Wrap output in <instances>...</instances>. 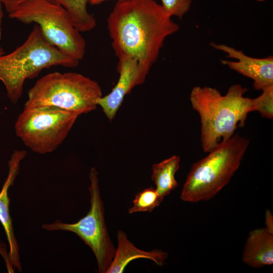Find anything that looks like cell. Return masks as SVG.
<instances>
[{"label": "cell", "instance_id": "cell-11", "mask_svg": "<svg viewBox=\"0 0 273 273\" xmlns=\"http://www.w3.org/2000/svg\"><path fill=\"white\" fill-rule=\"evenodd\" d=\"M119 79L112 91L102 96L97 102L106 116L112 120L121 106L125 96L138 85L139 66L137 61L129 58L118 59Z\"/></svg>", "mask_w": 273, "mask_h": 273}, {"label": "cell", "instance_id": "cell-18", "mask_svg": "<svg viewBox=\"0 0 273 273\" xmlns=\"http://www.w3.org/2000/svg\"><path fill=\"white\" fill-rule=\"evenodd\" d=\"M164 11L170 16L180 19L189 11L192 0H161Z\"/></svg>", "mask_w": 273, "mask_h": 273}, {"label": "cell", "instance_id": "cell-17", "mask_svg": "<svg viewBox=\"0 0 273 273\" xmlns=\"http://www.w3.org/2000/svg\"><path fill=\"white\" fill-rule=\"evenodd\" d=\"M262 92L259 96L254 98L255 111L271 119L273 117V86Z\"/></svg>", "mask_w": 273, "mask_h": 273}, {"label": "cell", "instance_id": "cell-7", "mask_svg": "<svg viewBox=\"0 0 273 273\" xmlns=\"http://www.w3.org/2000/svg\"><path fill=\"white\" fill-rule=\"evenodd\" d=\"M79 116L52 107L24 108L15 122V131L27 148L46 154L63 142Z\"/></svg>", "mask_w": 273, "mask_h": 273}, {"label": "cell", "instance_id": "cell-8", "mask_svg": "<svg viewBox=\"0 0 273 273\" xmlns=\"http://www.w3.org/2000/svg\"><path fill=\"white\" fill-rule=\"evenodd\" d=\"M89 178L90 207L87 213L74 223H67L57 220L51 223L43 224L42 228L49 231H65L75 234L94 252L98 272L106 273L115 255L116 248L106 225L98 172L94 167L90 169Z\"/></svg>", "mask_w": 273, "mask_h": 273}, {"label": "cell", "instance_id": "cell-1", "mask_svg": "<svg viewBox=\"0 0 273 273\" xmlns=\"http://www.w3.org/2000/svg\"><path fill=\"white\" fill-rule=\"evenodd\" d=\"M112 47L118 59L135 60L143 84L168 36L179 25L155 0H118L107 18Z\"/></svg>", "mask_w": 273, "mask_h": 273}, {"label": "cell", "instance_id": "cell-12", "mask_svg": "<svg viewBox=\"0 0 273 273\" xmlns=\"http://www.w3.org/2000/svg\"><path fill=\"white\" fill-rule=\"evenodd\" d=\"M118 246L113 260L106 273L123 272L126 266L134 259L146 258L153 261L159 266H162L168 254L160 249L144 251L135 246L122 231L117 233Z\"/></svg>", "mask_w": 273, "mask_h": 273}, {"label": "cell", "instance_id": "cell-9", "mask_svg": "<svg viewBox=\"0 0 273 273\" xmlns=\"http://www.w3.org/2000/svg\"><path fill=\"white\" fill-rule=\"evenodd\" d=\"M216 50L225 53L227 57L237 61L221 60V63L230 69L250 78L253 81V86L257 90H264L273 86V57L255 58L245 55L241 50L224 44L210 43Z\"/></svg>", "mask_w": 273, "mask_h": 273}, {"label": "cell", "instance_id": "cell-20", "mask_svg": "<svg viewBox=\"0 0 273 273\" xmlns=\"http://www.w3.org/2000/svg\"><path fill=\"white\" fill-rule=\"evenodd\" d=\"M265 228L273 234V216L271 211L267 210L265 215Z\"/></svg>", "mask_w": 273, "mask_h": 273}, {"label": "cell", "instance_id": "cell-19", "mask_svg": "<svg viewBox=\"0 0 273 273\" xmlns=\"http://www.w3.org/2000/svg\"><path fill=\"white\" fill-rule=\"evenodd\" d=\"M25 1L26 0H0V3L9 13Z\"/></svg>", "mask_w": 273, "mask_h": 273}, {"label": "cell", "instance_id": "cell-10", "mask_svg": "<svg viewBox=\"0 0 273 273\" xmlns=\"http://www.w3.org/2000/svg\"><path fill=\"white\" fill-rule=\"evenodd\" d=\"M26 152L15 150L9 161V173L0 192V221L4 227L9 245V260L11 267L21 271L19 247L16 240L9 210L10 199L8 190L18 174L21 161L25 158Z\"/></svg>", "mask_w": 273, "mask_h": 273}, {"label": "cell", "instance_id": "cell-16", "mask_svg": "<svg viewBox=\"0 0 273 273\" xmlns=\"http://www.w3.org/2000/svg\"><path fill=\"white\" fill-rule=\"evenodd\" d=\"M133 206L129 208L130 214L139 212H151L162 202L156 189L147 188L138 193L133 201Z\"/></svg>", "mask_w": 273, "mask_h": 273}, {"label": "cell", "instance_id": "cell-22", "mask_svg": "<svg viewBox=\"0 0 273 273\" xmlns=\"http://www.w3.org/2000/svg\"><path fill=\"white\" fill-rule=\"evenodd\" d=\"M3 11L2 10V5L0 3V20H2V19L3 18Z\"/></svg>", "mask_w": 273, "mask_h": 273}, {"label": "cell", "instance_id": "cell-2", "mask_svg": "<svg viewBox=\"0 0 273 273\" xmlns=\"http://www.w3.org/2000/svg\"><path fill=\"white\" fill-rule=\"evenodd\" d=\"M247 88L231 86L226 94L208 86H195L190 93L192 107L199 115L202 149L208 153L218 144L230 139L244 125L248 114L255 111L254 99L245 97Z\"/></svg>", "mask_w": 273, "mask_h": 273}, {"label": "cell", "instance_id": "cell-14", "mask_svg": "<svg viewBox=\"0 0 273 273\" xmlns=\"http://www.w3.org/2000/svg\"><path fill=\"white\" fill-rule=\"evenodd\" d=\"M180 157L172 156L152 165L151 179L161 202L178 186L175 174L179 168Z\"/></svg>", "mask_w": 273, "mask_h": 273}, {"label": "cell", "instance_id": "cell-5", "mask_svg": "<svg viewBox=\"0 0 273 273\" xmlns=\"http://www.w3.org/2000/svg\"><path fill=\"white\" fill-rule=\"evenodd\" d=\"M103 96L96 81L76 72L49 73L28 92L24 108L48 106L80 115L92 112Z\"/></svg>", "mask_w": 273, "mask_h": 273}, {"label": "cell", "instance_id": "cell-6", "mask_svg": "<svg viewBox=\"0 0 273 273\" xmlns=\"http://www.w3.org/2000/svg\"><path fill=\"white\" fill-rule=\"evenodd\" d=\"M8 14L22 23H35L50 43L79 61L83 59L85 40L59 4L50 0H26Z\"/></svg>", "mask_w": 273, "mask_h": 273}, {"label": "cell", "instance_id": "cell-15", "mask_svg": "<svg viewBox=\"0 0 273 273\" xmlns=\"http://www.w3.org/2000/svg\"><path fill=\"white\" fill-rule=\"evenodd\" d=\"M50 1L59 4L66 9L74 26L80 32L90 31L96 27V19L87 9L88 0Z\"/></svg>", "mask_w": 273, "mask_h": 273}, {"label": "cell", "instance_id": "cell-23", "mask_svg": "<svg viewBox=\"0 0 273 273\" xmlns=\"http://www.w3.org/2000/svg\"><path fill=\"white\" fill-rule=\"evenodd\" d=\"M4 54H5V52L3 49L1 47H0V55H3Z\"/></svg>", "mask_w": 273, "mask_h": 273}, {"label": "cell", "instance_id": "cell-13", "mask_svg": "<svg viewBox=\"0 0 273 273\" xmlns=\"http://www.w3.org/2000/svg\"><path fill=\"white\" fill-rule=\"evenodd\" d=\"M242 260L247 265L261 268L273 263V234L265 228L250 232L245 243Z\"/></svg>", "mask_w": 273, "mask_h": 273}, {"label": "cell", "instance_id": "cell-4", "mask_svg": "<svg viewBox=\"0 0 273 273\" xmlns=\"http://www.w3.org/2000/svg\"><path fill=\"white\" fill-rule=\"evenodd\" d=\"M249 141L239 133L220 142L203 159L194 163L180 194L187 202L211 199L231 180L239 169Z\"/></svg>", "mask_w": 273, "mask_h": 273}, {"label": "cell", "instance_id": "cell-3", "mask_svg": "<svg viewBox=\"0 0 273 273\" xmlns=\"http://www.w3.org/2000/svg\"><path fill=\"white\" fill-rule=\"evenodd\" d=\"M79 61L50 43L35 25L26 40L10 54L0 55V80L13 103L21 98L25 81L52 66L74 68Z\"/></svg>", "mask_w": 273, "mask_h": 273}, {"label": "cell", "instance_id": "cell-24", "mask_svg": "<svg viewBox=\"0 0 273 273\" xmlns=\"http://www.w3.org/2000/svg\"><path fill=\"white\" fill-rule=\"evenodd\" d=\"M256 1H259V2H263L266 0H256Z\"/></svg>", "mask_w": 273, "mask_h": 273}, {"label": "cell", "instance_id": "cell-21", "mask_svg": "<svg viewBox=\"0 0 273 273\" xmlns=\"http://www.w3.org/2000/svg\"><path fill=\"white\" fill-rule=\"evenodd\" d=\"M107 0H88V3L92 5H97Z\"/></svg>", "mask_w": 273, "mask_h": 273}]
</instances>
